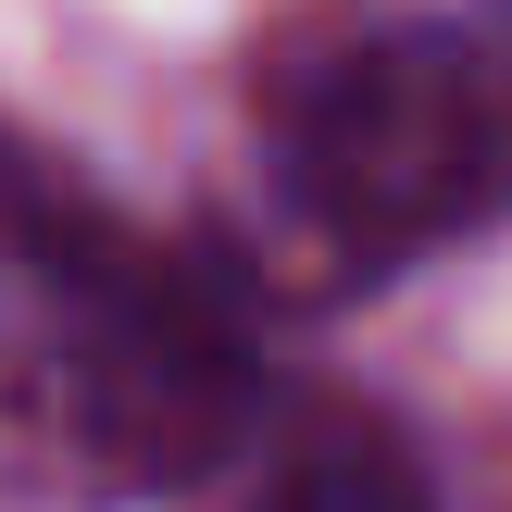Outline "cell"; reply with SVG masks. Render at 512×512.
<instances>
[{
    "label": "cell",
    "mask_w": 512,
    "mask_h": 512,
    "mask_svg": "<svg viewBox=\"0 0 512 512\" xmlns=\"http://www.w3.org/2000/svg\"><path fill=\"white\" fill-rule=\"evenodd\" d=\"M250 512H438V488H425V463L375 413H313V425H288V450L263 463Z\"/></svg>",
    "instance_id": "3957f363"
},
{
    "label": "cell",
    "mask_w": 512,
    "mask_h": 512,
    "mask_svg": "<svg viewBox=\"0 0 512 512\" xmlns=\"http://www.w3.org/2000/svg\"><path fill=\"white\" fill-rule=\"evenodd\" d=\"M250 188L288 288H363L512 213V0H300L250 50Z\"/></svg>",
    "instance_id": "7a4b0ae2"
},
{
    "label": "cell",
    "mask_w": 512,
    "mask_h": 512,
    "mask_svg": "<svg viewBox=\"0 0 512 512\" xmlns=\"http://www.w3.org/2000/svg\"><path fill=\"white\" fill-rule=\"evenodd\" d=\"M263 413L250 300L63 163L0 138V500L138 512Z\"/></svg>",
    "instance_id": "6da1fadb"
}]
</instances>
